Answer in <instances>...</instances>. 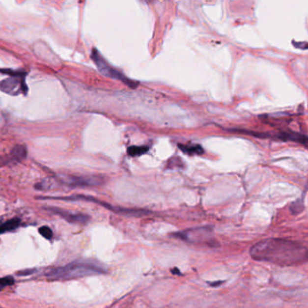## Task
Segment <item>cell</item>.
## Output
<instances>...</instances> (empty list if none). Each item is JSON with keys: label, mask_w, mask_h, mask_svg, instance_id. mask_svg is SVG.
I'll use <instances>...</instances> for the list:
<instances>
[{"label": "cell", "mask_w": 308, "mask_h": 308, "mask_svg": "<svg viewBox=\"0 0 308 308\" xmlns=\"http://www.w3.org/2000/svg\"><path fill=\"white\" fill-rule=\"evenodd\" d=\"M91 58H92L93 62H95L99 71L103 75H105L107 77H110V78L118 80V81L122 82L123 84L129 85L130 88H137L139 83H136L134 81L126 77L121 72H119L117 69L112 67V65L107 62L106 60L104 59V57L101 56L97 49L92 50Z\"/></svg>", "instance_id": "4"}, {"label": "cell", "mask_w": 308, "mask_h": 308, "mask_svg": "<svg viewBox=\"0 0 308 308\" xmlns=\"http://www.w3.org/2000/svg\"><path fill=\"white\" fill-rule=\"evenodd\" d=\"M174 236L191 243H203L214 246L215 242H217L213 238V229L210 227H200L183 230L175 233Z\"/></svg>", "instance_id": "5"}, {"label": "cell", "mask_w": 308, "mask_h": 308, "mask_svg": "<svg viewBox=\"0 0 308 308\" xmlns=\"http://www.w3.org/2000/svg\"><path fill=\"white\" fill-rule=\"evenodd\" d=\"M177 146L179 147L182 151L185 154L190 155V156H195V155H202L203 154V148L200 145L197 144H190V145H183V144H178Z\"/></svg>", "instance_id": "9"}, {"label": "cell", "mask_w": 308, "mask_h": 308, "mask_svg": "<svg viewBox=\"0 0 308 308\" xmlns=\"http://www.w3.org/2000/svg\"><path fill=\"white\" fill-rule=\"evenodd\" d=\"M39 232L41 235L45 237V239H47V240H50V239H52V237H53V231L47 226L41 227L39 229Z\"/></svg>", "instance_id": "12"}, {"label": "cell", "mask_w": 308, "mask_h": 308, "mask_svg": "<svg viewBox=\"0 0 308 308\" xmlns=\"http://www.w3.org/2000/svg\"><path fill=\"white\" fill-rule=\"evenodd\" d=\"M51 211H53L54 213L60 215L62 218L65 219L69 223L72 224H87L89 222V216L85 215V214H73V213L64 212L59 209H51Z\"/></svg>", "instance_id": "7"}, {"label": "cell", "mask_w": 308, "mask_h": 308, "mask_svg": "<svg viewBox=\"0 0 308 308\" xmlns=\"http://www.w3.org/2000/svg\"><path fill=\"white\" fill-rule=\"evenodd\" d=\"M19 225H20V220L19 219H11V220H9V221H7L6 223H4V224L0 225V234L15 230V229H17Z\"/></svg>", "instance_id": "10"}, {"label": "cell", "mask_w": 308, "mask_h": 308, "mask_svg": "<svg viewBox=\"0 0 308 308\" xmlns=\"http://www.w3.org/2000/svg\"><path fill=\"white\" fill-rule=\"evenodd\" d=\"M55 184H62L70 187H84V186H95L102 184V178L100 176H75V175H60L53 178L42 181L36 185V189L51 188Z\"/></svg>", "instance_id": "3"}, {"label": "cell", "mask_w": 308, "mask_h": 308, "mask_svg": "<svg viewBox=\"0 0 308 308\" xmlns=\"http://www.w3.org/2000/svg\"><path fill=\"white\" fill-rule=\"evenodd\" d=\"M12 284H14V280L12 279L11 277H6V278L0 280V287L10 286Z\"/></svg>", "instance_id": "13"}, {"label": "cell", "mask_w": 308, "mask_h": 308, "mask_svg": "<svg viewBox=\"0 0 308 308\" xmlns=\"http://www.w3.org/2000/svg\"><path fill=\"white\" fill-rule=\"evenodd\" d=\"M252 258L280 266H293L308 260V249L297 241L270 238L259 241L250 251Z\"/></svg>", "instance_id": "1"}, {"label": "cell", "mask_w": 308, "mask_h": 308, "mask_svg": "<svg viewBox=\"0 0 308 308\" xmlns=\"http://www.w3.org/2000/svg\"><path fill=\"white\" fill-rule=\"evenodd\" d=\"M25 75H13L0 82V90L10 95H18L23 92L28 93V86L25 81Z\"/></svg>", "instance_id": "6"}, {"label": "cell", "mask_w": 308, "mask_h": 308, "mask_svg": "<svg viewBox=\"0 0 308 308\" xmlns=\"http://www.w3.org/2000/svg\"><path fill=\"white\" fill-rule=\"evenodd\" d=\"M148 149H149L148 146H129L128 148V154L131 157H139V156L146 154V152L148 151Z\"/></svg>", "instance_id": "11"}, {"label": "cell", "mask_w": 308, "mask_h": 308, "mask_svg": "<svg viewBox=\"0 0 308 308\" xmlns=\"http://www.w3.org/2000/svg\"><path fill=\"white\" fill-rule=\"evenodd\" d=\"M106 272V269L102 264L93 259H85L52 269L47 277L51 280H73L92 275L104 274Z\"/></svg>", "instance_id": "2"}, {"label": "cell", "mask_w": 308, "mask_h": 308, "mask_svg": "<svg viewBox=\"0 0 308 308\" xmlns=\"http://www.w3.org/2000/svg\"><path fill=\"white\" fill-rule=\"evenodd\" d=\"M27 154H28V151H27L26 146L17 145L13 147L10 154L6 157L5 159V164H9V163L17 164V163L20 162L23 159L26 158Z\"/></svg>", "instance_id": "8"}]
</instances>
